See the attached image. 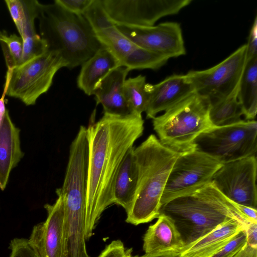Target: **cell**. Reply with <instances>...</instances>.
Here are the masks:
<instances>
[{
  "label": "cell",
  "mask_w": 257,
  "mask_h": 257,
  "mask_svg": "<svg viewBox=\"0 0 257 257\" xmlns=\"http://www.w3.org/2000/svg\"><path fill=\"white\" fill-rule=\"evenodd\" d=\"M116 25L153 26L160 19L176 15L191 0H101Z\"/></svg>",
  "instance_id": "cell-10"
},
{
  "label": "cell",
  "mask_w": 257,
  "mask_h": 257,
  "mask_svg": "<svg viewBox=\"0 0 257 257\" xmlns=\"http://www.w3.org/2000/svg\"><path fill=\"white\" fill-rule=\"evenodd\" d=\"M149 101L146 117L153 119L157 114L195 92L186 74H174L161 82L146 84Z\"/></svg>",
  "instance_id": "cell-15"
},
{
  "label": "cell",
  "mask_w": 257,
  "mask_h": 257,
  "mask_svg": "<svg viewBox=\"0 0 257 257\" xmlns=\"http://www.w3.org/2000/svg\"><path fill=\"white\" fill-rule=\"evenodd\" d=\"M83 16L89 23L98 41L116 57L121 66L125 58L137 45L118 29L105 11L101 0H93Z\"/></svg>",
  "instance_id": "cell-14"
},
{
  "label": "cell",
  "mask_w": 257,
  "mask_h": 257,
  "mask_svg": "<svg viewBox=\"0 0 257 257\" xmlns=\"http://www.w3.org/2000/svg\"><path fill=\"white\" fill-rule=\"evenodd\" d=\"M66 64L57 53L47 51L12 68H8L6 95L20 100L26 105H34L52 85L57 72Z\"/></svg>",
  "instance_id": "cell-6"
},
{
  "label": "cell",
  "mask_w": 257,
  "mask_h": 257,
  "mask_svg": "<svg viewBox=\"0 0 257 257\" xmlns=\"http://www.w3.org/2000/svg\"><path fill=\"white\" fill-rule=\"evenodd\" d=\"M246 51L245 44L213 67L188 71L186 74L195 92L207 97L210 103L230 94L239 83L246 63Z\"/></svg>",
  "instance_id": "cell-9"
},
{
  "label": "cell",
  "mask_w": 257,
  "mask_h": 257,
  "mask_svg": "<svg viewBox=\"0 0 257 257\" xmlns=\"http://www.w3.org/2000/svg\"><path fill=\"white\" fill-rule=\"evenodd\" d=\"M180 250H173L165 251H159L145 253L142 255H135L132 257H180Z\"/></svg>",
  "instance_id": "cell-36"
},
{
  "label": "cell",
  "mask_w": 257,
  "mask_h": 257,
  "mask_svg": "<svg viewBox=\"0 0 257 257\" xmlns=\"http://www.w3.org/2000/svg\"><path fill=\"white\" fill-rule=\"evenodd\" d=\"M145 76L139 75L126 79L123 85L125 99L132 113L142 115L145 112L149 101Z\"/></svg>",
  "instance_id": "cell-25"
},
{
  "label": "cell",
  "mask_w": 257,
  "mask_h": 257,
  "mask_svg": "<svg viewBox=\"0 0 257 257\" xmlns=\"http://www.w3.org/2000/svg\"><path fill=\"white\" fill-rule=\"evenodd\" d=\"M5 3L20 36L21 37L23 34L25 21L23 0H6Z\"/></svg>",
  "instance_id": "cell-30"
},
{
  "label": "cell",
  "mask_w": 257,
  "mask_h": 257,
  "mask_svg": "<svg viewBox=\"0 0 257 257\" xmlns=\"http://www.w3.org/2000/svg\"><path fill=\"white\" fill-rule=\"evenodd\" d=\"M237 97L245 120H253L257 112V57L246 62Z\"/></svg>",
  "instance_id": "cell-23"
},
{
  "label": "cell",
  "mask_w": 257,
  "mask_h": 257,
  "mask_svg": "<svg viewBox=\"0 0 257 257\" xmlns=\"http://www.w3.org/2000/svg\"><path fill=\"white\" fill-rule=\"evenodd\" d=\"M247 224L235 219L228 220L183 247L180 251V257H211Z\"/></svg>",
  "instance_id": "cell-18"
},
{
  "label": "cell",
  "mask_w": 257,
  "mask_h": 257,
  "mask_svg": "<svg viewBox=\"0 0 257 257\" xmlns=\"http://www.w3.org/2000/svg\"><path fill=\"white\" fill-rule=\"evenodd\" d=\"M245 229L238 232L223 248L211 257H233L247 242Z\"/></svg>",
  "instance_id": "cell-28"
},
{
  "label": "cell",
  "mask_w": 257,
  "mask_h": 257,
  "mask_svg": "<svg viewBox=\"0 0 257 257\" xmlns=\"http://www.w3.org/2000/svg\"><path fill=\"white\" fill-rule=\"evenodd\" d=\"M238 87L239 84L226 97L210 103L209 118L213 126L229 125L242 120V108L237 97Z\"/></svg>",
  "instance_id": "cell-24"
},
{
  "label": "cell",
  "mask_w": 257,
  "mask_h": 257,
  "mask_svg": "<svg viewBox=\"0 0 257 257\" xmlns=\"http://www.w3.org/2000/svg\"><path fill=\"white\" fill-rule=\"evenodd\" d=\"M256 156H251L222 164L211 182L231 201L256 209Z\"/></svg>",
  "instance_id": "cell-11"
},
{
  "label": "cell",
  "mask_w": 257,
  "mask_h": 257,
  "mask_svg": "<svg viewBox=\"0 0 257 257\" xmlns=\"http://www.w3.org/2000/svg\"><path fill=\"white\" fill-rule=\"evenodd\" d=\"M45 222L35 225L29 242L40 257H65L64 249V204L58 195L52 205L46 204Z\"/></svg>",
  "instance_id": "cell-13"
},
{
  "label": "cell",
  "mask_w": 257,
  "mask_h": 257,
  "mask_svg": "<svg viewBox=\"0 0 257 257\" xmlns=\"http://www.w3.org/2000/svg\"><path fill=\"white\" fill-rule=\"evenodd\" d=\"M210 107L209 99L194 92L155 116L153 128L161 143L179 153L195 149L196 139L213 126Z\"/></svg>",
  "instance_id": "cell-5"
},
{
  "label": "cell",
  "mask_w": 257,
  "mask_h": 257,
  "mask_svg": "<svg viewBox=\"0 0 257 257\" xmlns=\"http://www.w3.org/2000/svg\"><path fill=\"white\" fill-rule=\"evenodd\" d=\"M169 58L137 46L125 58L121 66L134 69L157 70L165 65Z\"/></svg>",
  "instance_id": "cell-26"
},
{
  "label": "cell",
  "mask_w": 257,
  "mask_h": 257,
  "mask_svg": "<svg viewBox=\"0 0 257 257\" xmlns=\"http://www.w3.org/2000/svg\"><path fill=\"white\" fill-rule=\"evenodd\" d=\"M132 248H125L120 240H114L105 246L97 257H132Z\"/></svg>",
  "instance_id": "cell-31"
},
{
  "label": "cell",
  "mask_w": 257,
  "mask_h": 257,
  "mask_svg": "<svg viewBox=\"0 0 257 257\" xmlns=\"http://www.w3.org/2000/svg\"><path fill=\"white\" fill-rule=\"evenodd\" d=\"M10 257H40L29 242L28 239L15 238L10 243Z\"/></svg>",
  "instance_id": "cell-29"
},
{
  "label": "cell",
  "mask_w": 257,
  "mask_h": 257,
  "mask_svg": "<svg viewBox=\"0 0 257 257\" xmlns=\"http://www.w3.org/2000/svg\"><path fill=\"white\" fill-rule=\"evenodd\" d=\"M160 214L173 220L184 247L231 219L251 223L212 182L162 205Z\"/></svg>",
  "instance_id": "cell-2"
},
{
  "label": "cell",
  "mask_w": 257,
  "mask_h": 257,
  "mask_svg": "<svg viewBox=\"0 0 257 257\" xmlns=\"http://www.w3.org/2000/svg\"><path fill=\"white\" fill-rule=\"evenodd\" d=\"M142 116L103 114L87 127L89 142L85 236L88 240L100 216L113 204V188L121 162L144 130Z\"/></svg>",
  "instance_id": "cell-1"
},
{
  "label": "cell",
  "mask_w": 257,
  "mask_h": 257,
  "mask_svg": "<svg viewBox=\"0 0 257 257\" xmlns=\"http://www.w3.org/2000/svg\"><path fill=\"white\" fill-rule=\"evenodd\" d=\"M130 71L119 66L110 71L96 85L93 95L97 104L102 105L103 114L125 116L132 113L124 97L123 85Z\"/></svg>",
  "instance_id": "cell-16"
},
{
  "label": "cell",
  "mask_w": 257,
  "mask_h": 257,
  "mask_svg": "<svg viewBox=\"0 0 257 257\" xmlns=\"http://www.w3.org/2000/svg\"><path fill=\"white\" fill-rule=\"evenodd\" d=\"M238 207L241 213L251 223H257V210L256 209L237 204Z\"/></svg>",
  "instance_id": "cell-35"
},
{
  "label": "cell",
  "mask_w": 257,
  "mask_h": 257,
  "mask_svg": "<svg viewBox=\"0 0 257 257\" xmlns=\"http://www.w3.org/2000/svg\"><path fill=\"white\" fill-rule=\"evenodd\" d=\"M121 66L118 60L103 47L81 65L77 79L78 87L88 95H93L98 83L110 71Z\"/></svg>",
  "instance_id": "cell-19"
},
{
  "label": "cell",
  "mask_w": 257,
  "mask_h": 257,
  "mask_svg": "<svg viewBox=\"0 0 257 257\" xmlns=\"http://www.w3.org/2000/svg\"><path fill=\"white\" fill-rule=\"evenodd\" d=\"M257 122L241 120L229 125L212 126L195 140V149L222 164L256 156Z\"/></svg>",
  "instance_id": "cell-7"
},
{
  "label": "cell",
  "mask_w": 257,
  "mask_h": 257,
  "mask_svg": "<svg viewBox=\"0 0 257 257\" xmlns=\"http://www.w3.org/2000/svg\"><path fill=\"white\" fill-rule=\"evenodd\" d=\"M0 44L8 68L20 64L23 53V40L15 34L9 35L5 30L0 31Z\"/></svg>",
  "instance_id": "cell-27"
},
{
  "label": "cell",
  "mask_w": 257,
  "mask_h": 257,
  "mask_svg": "<svg viewBox=\"0 0 257 257\" xmlns=\"http://www.w3.org/2000/svg\"><path fill=\"white\" fill-rule=\"evenodd\" d=\"M233 257H257V244L247 241Z\"/></svg>",
  "instance_id": "cell-34"
},
{
  "label": "cell",
  "mask_w": 257,
  "mask_h": 257,
  "mask_svg": "<svg viewBox=\"0 0 257 257\" xmlns=\"http://www.w3.org/2000/svg\"><path fill=\"white\" fill-rule=\"evenodd\" d=\"M37 19L48 51L58 53L69 69L81 65L104 47L83 15L70 13L55 2L40 3Z\"/></svg>",
  "instance_id": "cell-3"
},
{
  "label": "cell",
  "mask_w": 257,
  "mask_h": 257,
  "mask_svg": "<svg viewBox=\"0 0 257 257\" xmlns=\"http://www.w3.org/2000/svg\"><path fill=\"white\" fill-rule=\"evenodd\" d=\"M157 218L144 235L143 247L145 252L180 250L184 245L173 220L163 214H160Z\"/></svg>",
  "instance_id": "cell-20"
},
{
  "label": "cell",
  "mask_w": 257,
  "mask_h": 257,
  "mask_svg": "<svg viewBox=\"0 0 257 257\" xmlns=\"http://www.w3.org/2000/svg\"><path fill=\"white\" fill-rule=\"evenodd\" d=\"M39 3L36 0L23 1L25 21L21 37L23 40V53L20 64L48 51L46 43L36 33L35 27Z\"/></svg>",
  "instance_id": "cell-22"
},
{
  "label": "cell",
  "mask_w": 257,
  "mask_h": 257,
  "mask_svg": "<svg viewBox=\"0 0 257 257\" xmlns=\"http://www.w3.org/2000/svg\"><path fill=\"white\" fill-rule=\"evenodd\" d=\"M134 147L128 150L118 170L113 188V204L122 207L127 213L133 205L138 184V167Z\"/></svg>",
  "instance_id": "cell-21"
},
{
  "label": "cell",
  "mask_w": 257,
  "mask_h": 257,
  "mask_svg": "<svg viewBox=\"0 0 257 257\" xmlns=\"http://www.w3.org/2000/svg\"><path fill=\"white\" fill-rule=\"evenodd\" d=\"M138 180L132 207L125 221L137 225L158 218L161 199L171 169L180 153L162 145L150 135L134 148Z\"/></svg>",
  "instance_id": "cell-4"
},
{
  "label": "cell",
  "mask_w": 257,
  "mask_h": 257,
  "mask_svg": "<svg viewBox=\"0 0 257 257\" xmlns=\"http://www.w3.org/2000/svg\"><path fill=\"white\" fill-rule=\"evenodd\" d=\"M20 129L12 121L8 110L0 107V189L7 185L11 171L24 156Z\"/></svg>",
  "instance_id": "cell-17"
},
{
  "label": "cell",
  "mask_w": 257,
  "mask_h": 257,
  "mask_svg": "<svg viewBox=\"0 0 257 257\" xmlns=\"http://www.w3.org/2000/svg\"><path fill=\"white\" fill-rule=\"evenodd\" d=\"M116 27L136 45L169 59L186 54L182 30L177 22H163L153 26Z\"/></svg>",
  "instance_id": "cell-12"
},
{
  "label": "cell",
  "mask_w": 257,
  "mask_h": 257,
  "mask_svg": "<svg viewBox=\"0 0 257 257\" xmlns=\"http://www.w3.org/2000/svg\"><path fill=\"white\" fill-rule=\"evenodd\" d=\"M222 165L196 149L180 153L169 174L161 197V206L211 182L214 174Z\"/></svg>",
  "instance_id": "cell-8"
},
{
  "label": "cell",
  "mask_w": 257,
  "mask_h": 257,
  "mask_svg": "<svg viewBox=\"0 0 257 257\" xmlns=\"http://www.w3.org/2000/svg\"><path fill=\"white\" fill-rule=\"evenodd\" d=\"M54 2L70 13L83 15L93 0H55Z\"/></svg>",
  "instance_id": "cell-32"
},
{
  "label": "cell",
  "mask_w": 257,
  "mask_h": 257,
  "mask_svg": "<svg viewBox=\"0 0 257 257\" xmlns=\"http://www.w3.org/2000/svg\"><path fill=\"white\" fill-rule=\"evenodd\" d=\"M246 62L257 57V17H255L246 44Z\"/></svg>",
  "instance_id": "cell-33"
}]
</instances>
